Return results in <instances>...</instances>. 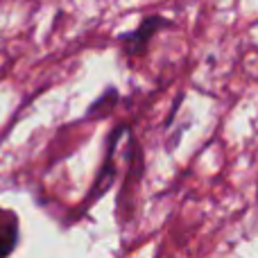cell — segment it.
<instances>
[{"label":"cell","mask_w":258,"mask_h":258,"mask_svg":"<svg viewBox=\"0 0 258 258\" xmlns=\"http://www.w3.org/2000/svg\"><path fill=\"white\" fill-rule=\"evenodd\" d=\"M163 27H168V21H165V18H161V16L145 18L134 32L120 36V43H122V48L127 50V54H138L145 50L147 41H150L159 30H163Z\"/></svg>","instance_id":"6da1fadb"},{"label":"cell","mask_w":258,"mask_h":258,"mask_svg":"<svg viewBox=\"0 0 258 258\" xmlns=\"http://www.w3.org/2000/svg\"><path fill=\"white\" fill-rule=\"evenodd\" d=\"M16 224H7V227H0V256H9L16 247Z\"/></svg>","instance_id":"7a4b0ae2"}]
</instances>
